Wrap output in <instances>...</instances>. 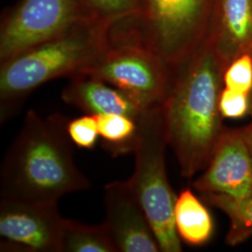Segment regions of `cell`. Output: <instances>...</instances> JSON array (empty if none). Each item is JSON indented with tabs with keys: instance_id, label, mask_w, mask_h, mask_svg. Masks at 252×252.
<instances>
[{
	"instance_id": "44dd1931",
	"label": "cell",
	"mask_w": 252,
	"mask_h": 252,
	"mask_svg": "<svg viewBox=\"0 0 252 252\" xmlns=\"http://www.w3.org/2000/svg\"><path fill=\"white\" fill-rule=\"evenodd\" d=\"M241 132L252 159V123L241 128Z\"/></svg>"
},
{
	"instance_id": "d6986e66",
	"label": "cell",
	"mask_w": 252,
	"mask_h": 252,
	"mask_svg": "<svg viewBox=\"0 0 252 252\" xmlns=\"http://www.w3.org/2000/svg\"><path fill=\"white\" fill-rule=\"evenodd\" d=\"M66 129L73 144L83 150H93L100 136L97 118L92 114L69 120Z\"/></svg>"
},
{
	"instance_id": "2e32d148",
	"label": "cell",
	"mask_w": 252,
	"mask_h": 252,
	"mask_svg": "<svg viewBox=\"0 0 252 252\" xmlns=\"http://www.w3.org/2000/svg\"><path fill=\"white\" fill-rule=\"evenodd\" d=\"M63 252H118V250L105 221L99 225H86L65 219Z\"/></svg>"
},
{
	"instance_id": "ba28073f",
	"label": "cell",
	"mask_w": 252,
	"mask_h": 252,
	"mask_svg": "<svg viewBox=\"0 0 252 252\" xmlns=\"http://www.w3.org/2000/svg\"><path fill=\"white\" fill-rule=\"evenodd\" d=\"M65 219L58 202L1 197L0 235L25 252H63Z\"/></svg>"
},
{
	"instance_id": "7a4b0ae2",
	"label": "cell",
	"mask_w": 252,
	"mask_h": 252,
	"mask_svg": "<svg viewBox=\"0 0 252 252\" xmlns=\"http://www.w3.org/2000/svg\"><path fill=\"white\" fill-rule=\"evenodd\" d=\"M225 67L206 40L178 71L163 103L168 145L185 178L206 168L225 129L219 108Z\"/></svg>"
},
{
	"instance_id": "7402d4cb",
	"label": "cell",
	"mask_w": 252,
	"mask_h": 252,
	"mask_svg": "<svg viewBox=\"0 0 252 252\" xmlns=\"http://www.w3.org/2000/svg\"><path fill=\"white\" fill-rule=\"evenodd\" d=\"M251 101H252V104H251V111H250V115L252 116V92L251 94Z\"/></svg>"
},
{
	"instance_id": "5bb4252c",
	"label": "cell",
	"mask_w": 252,
	"mask_h": 252,
	"mask_svg": "<svg viewBox=\"0 0 252 252\" xmlns=\"http://www.w3.org/2000/svg\"><path fill=\"white\" fill-rule=\"evenodd\" d=\"M201 199L224 212L230 220L227 242L235 246L246 241L252 234V195L232 197L220 193H201Z\"/></svg>"
},
{
	"instance_id": "277c9868",
	"label": "cell",
	"mask_w": 252,
	"mask_h": 252,
	"mask_svg": "<svg viewBox=\"0 0 252 252\" xmlns=\"http://www.w3.org/2000/svg\"><path fill=\"white\" fill-rule=\"evenodd\" d=\"M216 0H137L134 16L111 25L113 40L143 46L176 72L207 40Z\"/></svg>"
},
{
	"instance_id": "52a82bcc",
	"label": "cell",
	"mask_w": 252,
	"mask_h": 252,
	"mask_svg": "<svg viewBox=\"0 0 252 252\" xmlns=\"http://www.w3.org/2000/svg\"><path fill=\"white\" fill-rule=\"evenodd\" d=\"M88 15L81 0H21L0 27V62L61 35Z\"/></svg>"
},
{
	"instance_id": "6da1fadb",
	"label": "cell",
	"mask_w": 252,
	"mask_h": 252,
	"mask_svg": "<svg viewBox=\"0 0 252 252\" xmlns=\"http://www.w3.org/2000/svg\"><path fill=\"white\" fill-rule=\"evenodd\" d=\"M68 121L60 113L43 117L28 110L3 160L1 197L58 202L90 188V180L74 162Z\"/></svg>"
},
{
	"instance_id": "ac0fdd59",
	"label": "cell",
	"mask_w": 252,
	"mask_h": 252,
	"mask_svg": "<svg viewBox=\"0 0 252 252\" xmlns=\"http://www.w3.org/2000/svg\"><path fill=\"white\" fill-rule=\"evenodd\" d=\"M223 87L251 94L252 92V55L242 54L230 62L223 71Z\"/></svg>"
},
{
	"instance_id": "9c48e42d",
	"label": "cell",
	"mask_w": 252,
	"mask_h": 252,
	"mask_svg": "<svg viewBox=\"0 0 252 252\" xmlns=\"http://www.w3.org/2000/svg\"><path fill=\"white\" fill-rule=\"evenodd\" d=\"M192 186L200 193L252 195V159L241 129H224L205 172Z\"/></svg>"
},
{
	"instance_id": "5b68a950",
	"label": "cell",
	"mask_w": 252,
	"mask_h": 252,
	"mask_svg": "<svg viewBox=\"0 0 252 252\" xmlns=\"http://www.w3.org/2000/svg\"><path fill=\"white\" fill-rule=\"evenodd\" d=\"M135 171L129 179L135 196L144 209L161 252H180L181 240L174 220L176 195L165 166L168 145L163 104L143 109L137 119Z\"/></svg>"
},
{
	"instance_id": "ffe728a7",
	"label": "cell",
	"mask_w": 252,
	"mask_h": 252,
	"mask_svg": "<svg viewBox=\"0 0 252 252\" xmlns=\"http://www.w3.org/2000/svg\"><path fill=\"white\" fill-rule=\"evenodd\" d=\"M251 94L222 87L219 98V108L223 119H239L251 111Z\"/></svg>"
},
{
	"instance_id": "7c38bea8",
	"label": "cell",
	"mask_w": 252,
	"mask_h": 252,
	"mask_svg": "<svg viewBox=\"0 0 252 252\" xmlns=\"http://www.w3.org/2000/svg\"><path fill=\"white\" fill-rule=\"evenodd\" d=\"M62 99L92 115L120 113L137 120L144 109L124 92L89 74L71 77Z\"/></svg>"
},
{
	"instance_id": "8992f818",
	"label": "cell",
	"mask_w": 252,
	"mask_h": 252,
	"mask_svg": "<svg viewBox=\"0 0 252 252\" xmlns=\"http://www.w3.org/2000/svg\"><path fill=\"white\" fill-rule=\"evenodd\" d=\"M81 74L94 76L124 92L143 108L167 99L176 72L143 46L108 38V45Z\"/></svg>"
},
{
	"instance_id": "9a60e30c",
	"label": "cell",
	"mask_w": 252,
	"mask_h": 252,
	"mask_svg": "<svg viewBox=\"0 0 252 252\" xmlns=\"http://www.w3.org/2000/svg\"><path fill=\"white\" fill-rule=\"evenodd\" d=\"M95 116L103 147L108 153L116 157L134 152L138 134L137 120L120 113Z\"/></svg>"
},
{
	"instance_id": "4fadbf2b",
	"label": "cell",
	"mask_w": 252,
	"mask_h": 252,
	"mask_svg": "<svg viewBox=\"0 0 252 252\" xmlns=\"http://www.w3.org/2000/svg\"><path fill=\"white\" fill-rule=\"evenodd\" d=\"M174 220L180 240L189 246L207 244L214 233V221L205 202L189 188L176 197Z\"/></svg>"
},
{
	"instance_id": "8fae6325",
	"label": "cell",
	"mask_w": 252,
	"mask_h": 252,
	"mask_svg": "<svg viewBox=\"0 0 252 252\" xmlns=\"http://www.w3.org/2000/svg\"><path fill=\"white\" fill-rule=\"evenodd\" d=\"M207 41L226 66L252 55V0H216Z\"/></svg>"
},
{
	"instance_id": "3957f363",
	"label": "cell",
	"mask_w": 252,
	"mask_h": 252,
	"mask_svg": "<svg viewBox=\"0 0 252 252\" xmlns=\"http://www.w3.org/2000/svg\"><path fill=\"white\" fill-rule=\"evenodd\" d=\"M111 25L84 20L61 35L1 62V124L12 117L39 86L84 72L107 49Z\"/></svg>"
},
{
	"instance_id": "30bf717a",
	"label": "cell",
	"mask_w": 252,
	"mask_h": 252,
	"mask_svg": "<svg viewBox=\"0 0 252 252\" xmlns=\"http://www.w3.org/2000/svg\"><path fill=\"white\" fill-rule=\"evenodd\" d=\"M104 202L105 222L118 252H161L151 223L129 180L107 184Z\"/></svg>"
},
{
	"instance_id": "e0dca14e",
	"label": "cell",
	"mask_w": 252,
	"mask_h": 252,
	"mask_svg": "<svg viewBox=\"0 0 252 252\" xmlns=\"http://www.w3.org/2000/svg\"><path fill=\"white\" fill-rule=\"evenodd\" d=\"M88 15L94 20L114 24L134 16L137 0H81Z\"/></svg>"
}]
</instances>
